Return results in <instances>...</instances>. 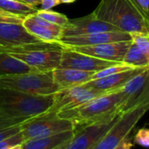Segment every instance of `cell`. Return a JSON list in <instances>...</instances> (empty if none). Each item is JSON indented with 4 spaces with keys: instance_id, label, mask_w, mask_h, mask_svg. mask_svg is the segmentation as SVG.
Returning a JSON list of instances; mask_svg holds the SVG:
<instances>
[{
    "instance_id": "obj_32",
    "label": "cell",
    "mask_w": 149,
    "mask_h": 149,
    "mask_svg": "<svg viewBox=\"0 0 149 149\" xmlns=\"http://www.w3.org/2000/svg\"><path fill=\"white\" fill-rule=\"evenodd\" d=\"M61 4L60 0H41L40 2V10H51L53 7Z\"/></svg>"
},
{
    "instance_id": "obj_30",
    "label": "cell",
    "mask_w": 149,
    "mask_h": 149,
    "mask_svg": "<svg viewBox=\"0 0 149 149\" xmlns=\"http://www.w3.org/2000/svg\"><path fill=\"white\" fill-rule=\"evenodd\" d=\"M19 131H20V125L0 129V140L5 139L6 138H9V137L18 133Z\"/></svg>"
},
{
    "instance_id": "obj_12",
    "label": "cell",
    "mask_w": 149,
    "mask_h": 149,
    "mask_svg": "<svg viewBox=\"0 0 149 149\" xmlns=\"http://www.w3.org/2000/svg\"><path fill=\"white\" fill-rule=\"evenodd\" d=\"M119 31L114 26L97 19L93 13L85 17L69 19L68 25L63 27V37H77L104 32ZM122 32V31H121Z\"/></svg>"
},
{
    "instance_id": "obj_13",
    "label": "cell",
    "mask_w": 149,
    "mask_h": 149,
    "mask_svg": "<svg viewBox=\"0 0 149 149\" xmlns=\"http://www.w3.org/2000/svg\"><path fill=\"white\" fill-rule=\"evenodd\" d=\"M44 41L29 33L22 24L0 22V49L5 50Z\"/></svg>"
},
{
    "instance_id": "obj_34",
    "label": "cell",
    "mask_w": 149,
    "mask_h": 149,
    "mask_svg": "<svg viewBox=\"0 0 149 149\" xmlns=\"http://www.w3.org/2000/svg\"><path fill=\"white\" fill-rule=\"evenodd\" d=\"M19 1L26 4V5H29L31 6H34V7H37L38 6L40 5V2L41 0H19Z\"/></svg>"
},
{
    "instance_id": "obj_38",
    "label": "cell",
    "mask_w": 149,
    "mask_h": 149,
    "mask_svg": "<svg viewBox=\"0 0 149 149\" xmlns=\"http://www.w3.org/2000/svg\"><path fill=\"white\" fill-rule=\"evenodd\" d=\"M130 1H131V2H132V4H133V5H134L138 9H139V10H140V8L139 7L138 4H137V2H136V0H130ZM140 11H141V10H140ZM143 14H144V13H143Z\"/></svg>"
},
{
    "instance_id": "obj_15",
    "label": "cell",
    "mask_w": 149,
    "mask_h": 149,
    "mask_svg": "<svg viewBox=\"0 0 149 149\" xmlns=\"http://www.w3.org/2000/svg\"><path fill=\"white\" fill-rule=\"evenodd\" d=\"M129 40H132V36L130 33L121 31H113L77 37H63L58 43L62 47H81Z\"/></svg>"
},
{
    "instance_id": "obj_36",
    "label": "cell",
    "mask_w": 149,
    "mask_h": 149,
    "mask_svg": "<svg viewBox=\"0 0 149 149\" xmlns=\"http://www.w3.org/2000/svg\"><path fill=\"white\" fill-rule=\"evenodd\" d=\"M60 1H61V4H72L76 2L77 0H60Z\"/></svg>"
},
{
    "instance_id": "obj_14",
    "label": "cell",
    "mask_w": 149,
    "mask_h": 149,
    "mask_svg": "<svg viewBox=\"0 0 149 149\" xmlns=\"http://www.w3.org/2000/svg\"><path fill=\"white\" fill-rule=\"evenodd\" d=\"M132 42V40L103 43V44L91 45V46L66 47H69L74 51L86 54L98 59L122 62L124 55L125 54Z\"/></svg>"
},
{
    "instance_id": "obj_9",
    "label": "cell",
    "mask_w": 149,
    "mask_h": 149,
    "mask_svg": "<svg viewBox=\"0 0 149 149\" xmlns=\"http://www.w3.org/2000/svg\"><path fill=\"white\" fill-rule=\"evenodd\" d=\"M120 114L77 128L67 149H92L113 125Z\"/></svg>"
},
{
    "instance_id": "obj_26",
    "label": "cell",
    "mask_w": 149,
    "mask_h": 149,
    "mask_svg": "<svg viewBox=\"0 0 149 149\" xmlns=\"http://www.w3.org/2000/svg\"><path fill=\"white\" fill-rule=\"evenodd\" d=\"M133 142L143 147H149V128H139L135 135L132 136Z\"/></svg>"
},
{
    "instance_id": "obj_29",
    "label": "cell",
    "mask_w": 149,
    "mask_h": 149,
    "mask_svg": "<svg viewBox=\"0 0 149 149\" xmlns=\"http://www.w3.org/2000/svg\"><path fill=\"white\" fill-rule=\"evenodd\" d=\"M25 121H26V119L7 118L5 115H3L2 112L0 111V129L7 128V127H11V126H14V125H19Z\"/></svg>"
},
{
    "instance_id": "obj_33",
    "label": "cell",
    "mask_w": 149,
    "mask_h": 149,
    "mask_svg": "<svg viewBox=\"0 0 149 149\" xmlns=\"http://www.w3.org/2000/svg\"><path fill=\"white\" fill-rule=\"evenodd\" d=\"M136 2L146 18L149 19V0H136Z\"/></svg>"
},
{
    "instance_id": "obj_31",
    "label": "cell",
    "mask_w": 149,
    "mask_h": 149,
    "mask_svg": "<svg viewBox=\"0 0 149 149\" xmlns=\"http://www.w3.org/2000/svg\"><path fill=\"white\" fill-rule=\"evenodd\" d=\"M132 139V136H131V134H129L118 145H117L113 149H132L133 146Z\"/></svg>"
},
{
    "instance_id": "obj_8",
    "label": "cell",
    "mask_w": 149,
    "mask_h": 149,
    "mask_svg": "<svg viewBox=\"0 0 149 149\" xmlns=\"http://www.w3.org/2000/svg\"><path fill=\"white\" fill-rule=\"evenodd\" d=\"M104 94V92L89 87L86 84L63 89L54 94V103L47 111L61 112L81 106L87 102Z\"/></svg>"
},
{
    "instance_id": "obj_17",
    "label": "cell",
    "mask_w": 149,
    "mask_h": 149,
    "mask_svg": "<svg viewBox=\"0 0 149 149\" xmlns=\"http://www.w3.org/2000/svg\"><path fill=\"white\" fill-rule=\"evenodd\" d=\"M95 72L57 68L52 71L53 79L61 90L82 85L91 79Z\"/></svg>"
},
{
    "instance_id": "obj_16",
    "label": "cell",
    "mask_w": 149,
    "mask_h": 149,
    "mask_svg": "<svg viewBox=\"0 0 149 149\" xmlns=\"http://www.w3.org/2000/svg\"><path fill=\"white\" fill-rule=\"evenodd\" d=\"M144 68H136L128 69L123 72L111 74V76L105 77L90 80L84 84H86L87 86L94 88L96 90L101 91L104 93L118 91L120 90L129 80H131L134 76H136L138 73L142 71Z\"/></svg>"
},
{
    "instance_id": "obj_19",
    "label": "cell",
    "mask_w": 149,
    "mask_h": 149,
    "mask_svg": "<svg viewBox=\"0 0 149 149\" xmlns=\"http://www.w3.org/2000/svg\"><path fill=\"white\" fill-rule=\"evenodd\" d=\"M76 131H66L54 135L26 139L22 143L23 149H54L69 140Z\"/></svg>"
},
{
    "instance_id": "obj_11",
    "label": "cell",
    "mask_w": 149,
    "mask_h": 149,
    "mask_svg": "<svg viewBox=\"0 0 149 149\" xmlns=\"http://www.w3.org/2000/svg\"><path fill=\"white\" fill-rule=\"evenodd\" d=\"M116 63L118 62L98 59L86 54L74 51L69 47H63L59 68L97 72Z\"/></svg>"
},
{
    "instance_id": "obj_6",
    "label": "cell",
    "mask_w": 149,
    "mask_h": 149,
    "mask_svg": "<svg viewBox=\"0 0 149 149\" xmlns=\"http://www.w3.org/2000/svg\"><path fill=\"white\" fill-rule=\"evenodd\" d=\"M149 110V101L140 103L122 112L113 125L92 149H113L131 134L139 119Z\"/></svg>"
},
{
    "instance_id": "obj_7",
    "label": "cell",
    "mask_w": 149,
    "mask_h": 149,
    "mask_svg": "<svg viewBox=\"0 0 149 149\" xmlns=\"http://www.w3.org/2000/svg\"><path fill=\"white\" fill-rule=\"evenodd\" d=\"M66 131H76L74 123L51 111L31 118L20 124V132L23 135L24 141L51 136Z\"/></svg>"
},
{
    "instance_id": "obj_24",
    "label": "cell",
    "mask_w": 149,
    "mask_h": 149,
    "mask_svg": "<svg viewBox=\"0 0 149 149\" xmlns=\"http://www.w3.org/2000/svg\"><path fill=\"white\" fill-rule=\"evenodd\" d=\"M132 68H136L129 64H126L125 62H118L114 65H111V66H109L100 71H97V72H95L94 74L91 77V80H93V79H98V78H102V77H108V76H111V74H117V73H119V72H123V71H125V70H128V69H132Z\"/></svg>"
},
{
    "instance_id": "obj_21",
    "label": "cell",
    "mask_w": 149,
    "mask_h": 149,
    "mask_svg": "<svg viewBox=\"0 0 149 149\" xmlns=\"http://www.w3.org/2000/svg\"><path fill=\"white\" fill-rule=\"evenodd\" d=\"M0 9L24 18L34 14L38 11L36 7L26 5L19 0H0Z\"/></svg>"
},
{
    "instance_id": "obj_22",
    "label": "cell",
    "mask_w": 149,
    "mask_h": 149,
    "mask_svg": "<svg viewBox=\"0 0 149 149\" xmlns=\"http://www.w3.org/2000/svg\"><path fill=\"white\" fill-rule=\"evenodd\" d=\"M122 62L129 64L134 68H149V62L140 49L132 42L124 55Z\"/></svg>"
},
{
    "instance_id": "obj_23",
    "label": "cell",
    "mask_w": 149,
    "mask_h": 149,
    "mask_svg": "<svg viewBox=\"0 0 149 149\" xmlns=\"http://www.w3.org/2000/svg\"><path fill=\"white\" fill-rule=\"evenodd\" d=\"M36 15L39 16L40 18L43 19L52 23V24L60 26L61 27H65L68 25V20H69L66 15L54 12V11H51V10L44 11V10H39L38 9Z\"/></svg>"
},
{
    "instance_id": "obj_28",
    "label": "cell",
    "mask_w": 149,
    "mask_h": 149,
    "mask_svg": "<svg viewBox=\"0 0 149 149\" xmlns=\"http://www.w3.org/2000/svg\"><path fill=\"white\" fill-rule=\"evenodd\" d=\"M26 18L14 15L13 13H7L2 9H0V22H7V23H16V24H22Z\"/></svg>"
},
{
    "instance_id": "obj_25",
    "label": "cell",
    "mask_w": 149,
    "mask_h": 149,
    "mask_svg": "<svg viewBox=\"0 0 149 149\" xmlns=\"http://www.w3.org/2000/svg\"><path fill=\"white\" fill-rule=\"evenodd\" d=\"M132 40L144 54L149 62V35L142 33H131Z\"/></svg>"
},
{
    "instance_id": "obj_18",
    "label": "cell",
    "mask_w": 149,
    "mask_h": 149,
    "mask_svg": "<svg viewBox=\"0 0 149 149\" xmlns=\"http://www.w3.org/2000/svg\"><path fill=\"white\" fill-rule=\"evenodd\" d=\"M22 25L29 33H31L33 36L44 42H49V43L59 42V40L62 38L63 27L60 26H42L33 21L30 16L26 17L24 19Z\"/></svg>"
},
{
    "instance_id": "obj_1",
    "label": "cell",
    "mask_w": 149,
    "mask_h": 149,
    "mask_svg": "<svg viewBox=\"0 0 149 149\" xmlns=\"http://www.w3.org/2000/svg\"><path fill=\"white\" fill-rule=\"evenodd\" d=\"M92 13L119 31L149 35V19L130 0H101Z\"/></svg>"
},
{
    "instance_id": "obj_27",
    "label": "cell",
    "mask_w": 149,
    "mask_h": 149,
    "mask_svg": "<svg viewBox=\"0 0 149 149\" xmlns=\"http://www.w3.org/2000/svg\"><path fill=\"white\" fill-rule=\"evenodd\" d=\"M23 142H24V138H23L22 133L19 131L18 133H16L9 138L0 140V149H8V148H10L13 146H16L18 144H22Z\"/></svg>"
},
{
    "instance_id": "obj_10",
    "label": "cell",
    "mask_w": 149,
    "mask_h": 149,
    "mask_svg": "<svg viewBox=\"0 0 149 149\" xmlns=\"http://www.w3.org/2000/svg\"><path fill=\"white\" fill-rule=\"evenodd\" d=\"M121 91L124 94V101L120 106L121 112L149 101V68L138 73L121 88Z\"/></svg>"
},
{
    "instance_id": "obj_2",
    "label": "cell",
    "mask_w": 149,
    "mask_h": 149,
    "mask_svg": "<svg viewBox=\"0 0 149 149\" xmlns=\"http://www.w3.org/2000/svg\"><path fill=\"white\" fill-rule=\"evenodd\" d=\"M124 101V94L120 90L104 93L86 104L57 114L72 121L76 130L84 125L93 124L111 116L122 113L120 106Z\"/></svg>"
},
{
    "instance_id": "obj_4",
    "label": "cell",
    "mask_w": 149,
    "mask_h": 149,
    "mask_svg": "<svg viewBox=\"0 0 149 149\" xmlns=\"http://www.w3.org/2000/svg\"><path fill=\"white\" fill-rule=\"evenodd\" d=\"M62 48L58 42H41L0 51L7 52L40 72H50L59 68Z\"/></svg>"
},
{
    "instance_id": "obj_37",
    "label": "cell",
    "mask_w": 149,
    "mask_h": 149,
    "mask_svg": "<svg viewBox=\"0 0 149 149\" xmlns=\"http://www.w3.org/2000/svg\"><path fill=\"white\" fill-rule=\"evenodd\" d=\"M8 149H23V146H22V144H18L16 146H13Z\"/></svg>"
},
{
    "instance_id": "obj_5",
    "label": "cell",
    "mask_w": 149,
    "mask_h": 149,
    "mask_svg": "<svg viewBox=\"0 0 149 149\" xmlns=\"http://www.w3.org/2000/svg\"><path fill=\"white\" fill-rule=\"evenodd\" d=\"M0 88L40 96L53 95L61 91L53 79L52 71L0 77Z\"/></svg>"
},
{
    "instance_id": "obj_35",
    "label": "cell",
    "mask_w": 149,
    "mask_h": 149,
    "mask_svg": "<svg viewBox=\"0 0 149 149\" xmlns=\"http://www.w3.org/2000/svg\"><path fill=\"white\" fill-rule=\"evenodd\" d=\"M71 139H69V140H68V141H66V142H64V143H62L61 145H60L59 146H57L56 148H54V149H67V147H68V144H69V141H70Z\"/></svg>"
},
{
    "instance_id": "obj_3",
    "label": "cell",
    "mask_w": 149,
    "mask_h": 149,
    "mask_svg": "<svg viewBox=\"0 0 149 149\" xmlns=\"http://www.w3.org/2000/svg\"><path fill=\"white\" fill-rule=\"evenodd\" d=\"M54 94L33 95L0 88V111L10 118L29 119L47 112L53 105Z\"/></svg>"
},
{
    "instance_id": "obj_20",
    "label": "cell",
    "mask_w": 149,
    "mask_h": 149,
    "mask_svg": "<svg viewBox=\"0 0 149 149\" xmlns=\"http://www.w3.org/2000/svg\"><path fill=\"white\" fill-rule=\"evenodd\" d=\"M33 72H40L24 61L11 55L7 52L0 51V77L13 76Z\"/></svg>"
}]
</instances>
